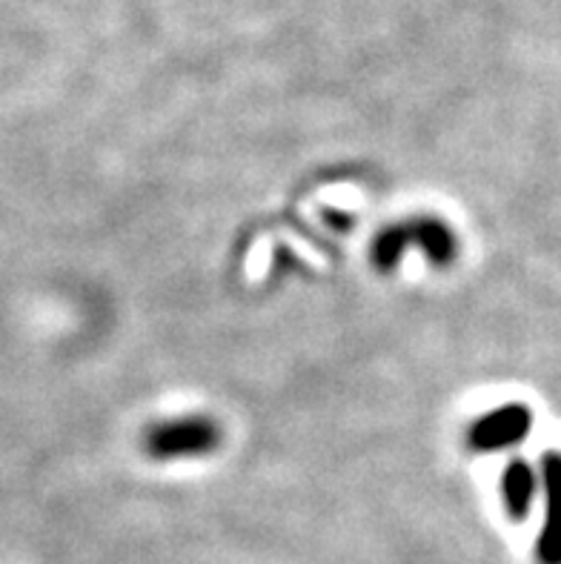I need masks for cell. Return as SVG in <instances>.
I'll return each instance as SVG.
<instances>
[{"instance_id":"cell-4","label":"cell","mask_w":561,"mask_h":564,"mask_svg":"<svg viewBox=\"0 0 561 564\" xmlns=\"http://www.w3.org/2000/svg\"><path fill=\"white\" fill-rule=\"evenodd\" d=\"M541 479H544V528H541L539 553L541 564H561V453H544L541 458Z\"/></svg>"},{"instance_id":"cell-2","label":"cell","mask_w":561,"mask_h":564,"mask_svg":"<svg viewBox=\"0 0 561 564\" xmlns=\"http://www.w3.org/2000/svg\"><path fill=\"white\" fill-rule=\"evenodd\" d=\"M218 424H213L204 415H190V419L152 424L143 436V451L158 462H175V458L206 456L218 447Z\"/></svg>"},{"instance_id":"cell-1","label":"cell","mask_w":561,"mask_h":564,"mask_svg":"<svg viewBox=\"0 0 561 564\" xmlns=\"http://www.w3.org/2000/svg\"><path fill=\"white\" fill-rule=\"evenodd\" d=\"M410 247L424 252L433 267H447L458 252V243L447 224L439 218H412V221L390 224L373 241V264L381 272H390Z\"/></svg>"},{"instance_id":"cell-3","label":"cell","mask_w":561,"mask_h":564,"mask_svg":"<svg viewBox=\"0 0 561 564\" xmlns=\"http://www.w3.org/2000/svg\"><path fill=\"white\" fill-rule=\"evenodd\" d=\"M530 427H533V413L527 404H501L470 427L467 444L478 453L505 451V447L525 442Z\"/></svg>"},{"instance_id":"cell-5","label":"cell","mask_w":561,"mask_h":564,"mask_svg":"<svg viewBox=\"0 0 561 564\" xmlns=\"http://www.w3.org/2000/svg\"><path fill=\"white\" fill-rule=\"evenodd\" d=\"M501 494H505V505L507 510H510V516L525 519V516L530 513V505H533L536 496V473L533 467L527 465L525 458H513L510 465L505 467Z\"/></svg>"}]
</instances>
